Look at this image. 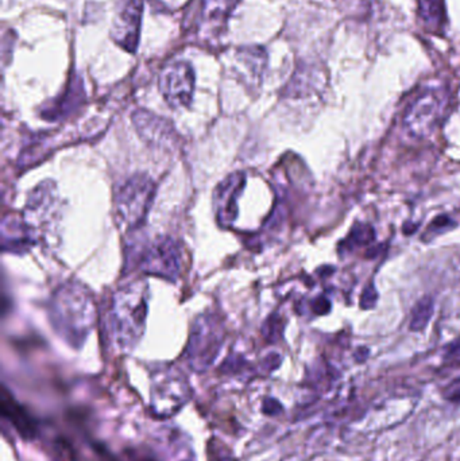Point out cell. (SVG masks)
I'll return each instance as SVG.
<instances>
[{"label":"cell","instance_id":"6da1fadb","mask_svg":"<svg viewBox=\"0 0 460 461\" xmlns=\"http://www.w3.org/2000/svg\"><path fill=\"white\" fill-rule=\"evenodd\" d=\"M49 318L65 342L80 348L96 324L93 294L81 283H64L49 302Z\"/></svg>","mask_w":460,"mask_h":461},{"label":"cell","instance_id":"7a4b0ae2","mask_svg":"<svg viewBox=\"0 0 460 461\" xmlns=\"http://www.w3.org/2000/svg\"><path fill=\"white\" fill-rule=\"evenodd\" d=\"M148 298V282L143 280L124 285L112 297L110 327L120 349L133 351L141 342L146 329Z\"/></svg>","mask_w":460,"mask_h":461},{"label":"cell","instance_id":"3957f363","mask_svg":"<svg viewBox=\"0 0 460 461\" xmlns=\"http://www.w3.org/2000/svg\"><path fill=\"white\" fill-rule=\"evenodd\" d=\"M224 335L223 321L216 314L204 313L194 320L185 351L192 369L197 371L207 370L220 352Z\"/></svg>","mask_w":460,"mask_h":461},{"label":"cell","instance_id":"277c9868","mask_svg":"<svg viewBox=\"0 0 460 461\" xmlns=\"http://www.w3.org/2000/svg\"><path fill=\"white\" fill-rule=\"evenodd\" d=\"M155 189V182L146 174H136L127 179L119 189L115 201L120 224L134 229L143 223L153 205Z\"/></svg>","mask_w":460,"mask_h":461},{"label":"cell","instance_id":"5b68a950","mask_svg":"<svg viewBox=\"0 0 460 461\" xmlns=\"http://www.w3.org/2000/svg\"><path fill=\"white\" fill-rule=\"evenodd\" d=\"M448 104L447 92L430 88L421 92L409 104L403 115V127L408 134L423 139L436 131Z\"/></svg>","mask_w":460,"mask_h":461},{"label":"cell","instance_id":"8992f818","mask_svg":"<svg viewBox=\"0 0 460 461\" xmlns=\"http://www.w3.org/2000/svg\"><path fill=\"white\" fill-rule=\"evenodd\" d=\"M139 268L148 275L176 282L182 270V249L175 239L158 237L143 250Z\"/></svg>","mask_w":460,"mask_h":461},{"label":"cell","instance_id":"52a82bcc","mask_svg":"<svg viewBox=\"0 0 460 461\" xmlns=\"http://www.w3.org/2000/svg\"><path fill=\"white\" fill-rule=\"evenodd\" d=\"M59 200L56 185L50 181L40 184L29 196L23 222L28 224L37 241L44 239V231L59 220Z\"/></svg>","mask_w":460,"mask_h":461},{"label":"cell","instance_id":"ba28073f","mask_svg":"<svg viewBox=\"0 0 460 461\" xmlns=\"http://www.w3.org/2000/svg\"><path fill=\"white\" fill-rule=\"evenodd\" d=\"M160 90L172 108L189 107L194 92L192 66L184 61L166 65L160 75Z\"/></svg>","mask_w":460,"mask_h":461},{"label":"cell","instance_id":"9c48e42d","mask_svg":"<svg viewBox=\"0 0 460 461\" xmlns=\"http://www.w3.org/2000/svg\"><path fill=\"white\" fill-rule=\"evenodd\" d=\"M188 397V383L175 370H165L154 378L153 402L161 416H169L184 405Z\"/></svg>","mask_w":460,"mask_h":461},{"label":"cell","instance_id":"30bf717a","mask_svg":"<svg viewBox=\"0 0 460 461\" xmlns=\"http://www.w3.org/2000/svg\"><path fill=\"white\" fill-rule=\"evenodd\" d=\"M246 185V176L242 172H235L223 179L213 193V209L218 224L222 228H231L239 215V198L243 194Z\"/></svg>","mask_w":460,"mask_h":461},{"label":"cell","instance_id":"8fae6325","mask_svg":"<svg viewBox=\"0 0 460 461\" xmlns=\"http://www.w3.org/2000/svg\"><path fill=\"white\" fill-rule=\"evenodd\" d=\"M142 10V0H122L111 31L112 40L122 49L133 54L136 52L139 41Z\"/></svg>","mask_w":460,"mask_h":461},{"label":"cell","instance_id":"7c38bea8","mask_svg":"<svg viewBox=\"0 0 460 461\" xmlns=\"http://www.w3.org/2000/svg\"><path fill=\"white\" fill-rule=\"evenodd\" d=\"M133 121L139 136L150 146L160 149L175 146L177 133L169 120L141 109L134 114Z\"/></svg>","mask_w":460,"mask_h":461},{"label":"cell","instance_id":"4fadbf2b","mask_svg":"<svg viewBox=\"0 0 460 461\" xmlns=\"http://www.w3.org/2000/svg\"><path fill=\"white\" fill-rule=\"evenodd\" d=\"M1 412L3 417L8 418L10 424L14 426L16 431L25 438H34L37 434V425L33 417L15 401L14 397L7 394V390L3 393L1 400Z\"/></svg>","mask_w":460,"mask_h":461},{"label":"cell","instance_id":"5bb4252c","mask_svg":"<svg viewBox=\"0 0 460 461\" xmlns=\"http://www.w3.org/2000/svg\"><path fill=\"white\" fill-rule=\"evenodd\" d=\"M418 16L428 30L437 32L445 23L444 0H417Z\"/></svg>","mask_w":460,"mask_h":461},{"label":"cell","instance_id":"9a60e30c","mask_svg":"<svg viewBox=\"0 0 460 461\" xmlns=\"http://www.w3.org/2000/svg\"><path fill=\"white\" fill-rule=\"evenodd\" d=\"M237 0H204V19L211 23H223L231 14Z\"/></svg>","mask_w":460,"mask_h":461},{"label":"cell","instance_id":"2e32d148","mask_svg":"<svg viewBox=\"0 0 460 461\" xmlns=\"http://www.w3.org/2000/svg\"><path fill=\"white\" fill-rule=\"evenodd\" d=\"M433 311H435V302L432 298L423 297L413 308L412 312V318H411V330L413 332H420L424 330L427 325L430 324V318L433 316Z\"/></svg>","mask_w":460,"mask_h":461},{"label":"cell","instance_id":"e0dca14e","mask_svg":"<svg viewBox=\"0 0 460 461\" xmlns=\"http://www.w3.org/2000/svg\"><path fill=\"white\" fill-rule=\"evenodd\" d=\"M375 232L367 224H356L355 227L350 232L348 240L351 241V246H365L374 241Z\"/></svg>","mask_w":460,"mask_h":461},{"label":"cell","instance_id":"ac0fdd59","mask_svg":"<svg viewBox=\"0 0 460 461\" xmlns=\"http://www.w3.org/2000/svg\"><path fill=\"white\" fill-rule=\"evenodd\" d=\"M282 330H283V324L278 314H273L271 317L267 318L264 325V335L266 336L269 342H277L281 337Z\"/></svg>","mask_w":460,"mask_h":461},{"label":"cell","instance_id":"d6986e66","mask_svg":"<svg viewBox=\"0 0 460 461\" xmlns=\"http://www.w3.org/2000/svg\"><path fill=\"white\" fill-rule=\"evenodd\" d=\"M377 301H378V292H377L374 283H370L362 292L360 302H359L360 304V308L363 311H370V309H372L377 305Z\"/></svg>","mask_w":460,"mask_h":461},{"label":"cell","instance_id":"ffe728a7","mask_svg":"<svg viewBox=\"0 0 460 461\" xmlns=\"http://www.w3.org/2000/svg\"><path fill=\"white\" fill-rule=\"evenodd\" d=\"M312 311L319 316H326L331 311V302L326 297H317L312 302Z\"/></svg>","mask_w":460,"mask_h":461},{"label":"cell","instance_id":"44dd1931","mask_svg":"<svg viewBox=\"0 0 460 461\" xmlns=\"http://www.w3.org/2000/svg\"><path fill=\"white\" fill-rule=\"evenodd\" d=\"M452 224V220L448 217V216H445V215H442V216H437L433 222H432V224H430V229H443V228H447V227H449Z\"/></svg>","mask_w":460,"mask_h":461},{"label":"cell","instance_id":"7402d4cb","mask_svg":"<svg viewBox=\"0 0 460 461\" xmlns=\"http://www.w3.org/2000/svg\"><path fill=\"white\" fill-rule=\"evenodd\" d=\"M447 397L452 401H458L460 400V379L455 381L451 386L448 387V391H447Z\"/></svg>","mask_w":460,"mask_h":461},{"label":"cell","instance_id":"603a6c76","mask_svg":"<svg viewBox=\"0 0 460 461\" xmlns=\"http://www.w3.org/2000/svg\"><path fill=\"white\" fill-rule=\"evenodd\" d=\"M415 229H417V225H415V224L406 223L405 225H403V232H405L406 235H411V234H413Z\"/></svg>","mask_w":460,"mask_h":461}]
</instances>
